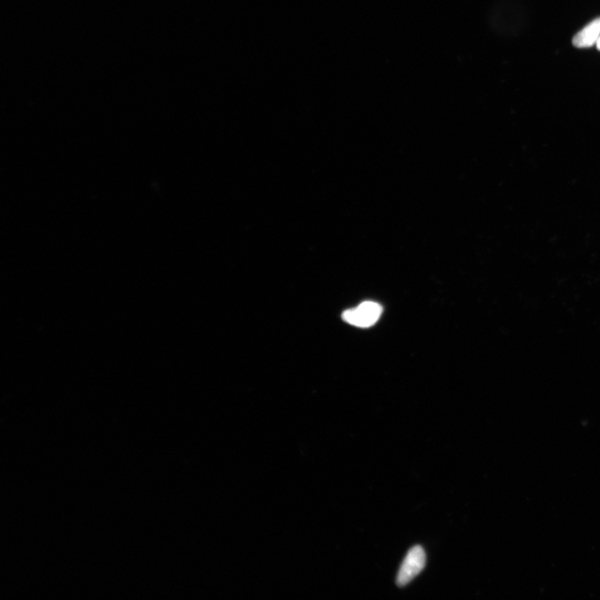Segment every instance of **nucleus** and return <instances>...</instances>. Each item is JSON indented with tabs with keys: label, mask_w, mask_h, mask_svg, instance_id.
<instances>
[{
	"label": "nucleus",
	"mask_w": 600,
	"mask_h": 600,
	"mask_svg": "<svg viewBox=\"0 0 600 600\" xmlns=\"http://www.w3.org/2000/svg\"><path fill=\"white\" fill-rule=\"evenodd\" d=\"M382 312V306L379 304L365 301L354 309L345 310L342 314V319L351 325L368 328L377 323Z\"/></svg>",
	"instance_id": "obj_1"
},
{
	"label": "nucleus",
	"mask_w": 600,
	"mask_h": 600,
	"mask_svg": "<svg viewBox=\"0 0 600 600\" xmlns=\"http://www.w3.org/2000/svg\"><path fill=\"white\" fill-rule=\"evenodd\" d=\"M600 37V18L595 19L579 31L573 38V43L577 48H589L597 43Z\"/></svg>",
	"instance_id": "obj_3"
},
{
	"label": "nucleus",
	"mask_w": 600,
	"mask_h": 600,
	"mask_svg": "<svg viewBox=\"0 0 600 600\" xmlns=\"http://www.w3.org/2000/svg\"><path fill=\"white\" fill-rule=\"evenodd\" d=\"M597 47H598L599 50L600 51V37H599V41L597 42Z\"/></svg>",
	"instance_id": "obj_4"
},
{
	"label": "nucleus",
	"mask_w": 600,
	"mask_h": 600,
	"mask_svg": "<svg viewBox=\"0 0 600 600\" xmlns=\"http://www.w3.org/2000/svg\"><path fill=\"white\" fill-rule=\"evenodd\" d=\"M426 564V555L421 546H416L409 551L404 558L397 577V584L406 586L421 574Z\"/></svg>",
	"instance_id": "obj_2"
}]
</instances>
